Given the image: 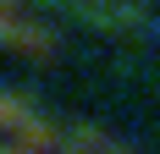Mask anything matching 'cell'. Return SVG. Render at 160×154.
Instances as JSON below:
<instances>
[{"label": "cell", "instance_id": "cell-2", "mask_svg": "<svg viewBox=\"0 0 160 154\" xmlns=\"http://www.w3.org/2000/svg\"><path fill=\"white\" fill-rule=\"evenodd\" d=\"M0 44L22 50V55H50V50H55V39H50V33L39 28L17 0H0Z\"/></svg>", "mask_w": 160, "mask_h": 154}, {"label": "cell", "instance_id": "cell-1", "mask_svg": "<svg viewBox=\"0 0 160 154\" xmlns=\"http://www.w3.org/2000/svg\"><path fill=\"white\" fill-rule=\"evenodd\" d=\"M0 132H11L17 149H66V132L22 94H0Z\"/></svg>", "mask_w": 160, "mask_h": 154}]
</instances>
